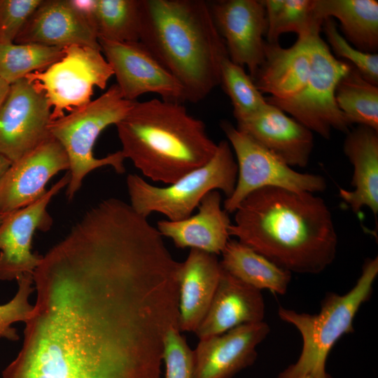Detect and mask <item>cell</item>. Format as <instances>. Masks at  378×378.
Listing matches in <instances>:
<instances>
[{
  "mask_svg": "<svg viewBox=\"0 0 378 378\" xmlns=\"http://www.w3.org/2000/svg\"><path fill=\"white\" fill-rule=\"evenodd\" d=\"M51 106L42 91L26 78L9 85L0 107V155L11 163L50 134Z\"/></svg>",
  "mask_w": 378,
  "mask_h": 378,
  "instance_id": "cell-10",
  "label": "cell"
},
{
  "mask_svg": "<svg viewBox=\"0 0 378 378\" xmlns=\"http://www.w3.org/2000/svg\"><path fill=\"white\" fill-rule=\"evenodd\" d=\"M298 378H314V377L311 374H305V375L299 377Z\"/></svg>",
  "mask_w": 378,
  "mask_h": 378,
  "instance_id": "cell-36",
  "label": "cell"
},
{
  "mask_svg": "<svg viewBox=\"0 0 378 378\" xmlns=\"http://www.w3.org/2000/svg\"><path fill=\"white\" fill-rule=\"evenodd\" d=\"M265 314L261 291L222 268L209 309L194 333L199 340H204L241 325L263 321Z\"/></svg>",
  "mask_w": 378,
  "mask_h": 378,
  "instance_id": "cell-18",
  "label": "cell"
},
{
  "mask_svg": "<svg viewBox=\"0 0 378 378\" xmlns=\"http://www.w3.org/2000/svg\"><path fill=\"white\" fill-rule=\"evenodd\" d=\"M9 84L0 79V107L8 93Z\"/></svg>",
  "mask_w": 378,
  "mask_h": 378,
  "instance_id": "cell-35",
  "label": "cell"
},
{
  "mask_svg": "<svg viewBox=\"0 0 378 378\" xmlns=\"http://www.w3.org/2000/svg\"><path fill=\"white\" fill-rule=\"evenodd\" d=\"M267 18L265 41L279 43L281 34L295 33L298 36L321 31L323 20L315 14L314 0H262Z\"/></svg>",
  "mask_w": 378,
  "mask_h": 378,
  "instance_id": "cell-26",
  "label": "cell"
},
{
  "mask_svg": "<svg viewBox=\"0 0 378 378\" xmlns=\"http://www.w3.org/2000/svg\"><path fill=\"white\" fill-rule=\"evenodd\" d=\"M162 359L165 378H192V350L178 329H172L168 332Z\"/></svg>",
  "mask_w": 378,
  "mask_h": 378,
  "instance_id": "cell-32",
  "label": "cell"
},
{
  "mask_svg": "<svg viewBox=\"0 0 378 378\" xmlns=\"http://www.w3.org/2000/svg\"><path fill=\"white\" fill-rule=\"evenodd\" d=\"M64 48L0 42V79L11 84L58 61Z\"/></svg>",
  "mask_w": 378,
  "mask_h": 378,
  "instance_id": "cell-28",
  "label": "cell"
},
{
  "mask_svg": "<svg viewBox=\"0 0 378 378\" xmlns=\"http://www.w3.org/2000/svg\"><path fill=\"white\" fill-rule=\"evenodd\" d=\"M98 41L125 99L136 101L144 94L155 93L167 101H186L180 83L140 41Z\"/></svg>",
  "mask_w": 378,
  "mask_h": 378,
  "instance_id": "cell-11",
  "label": "cell"
},
{
  "mask_svg": "<svg viewBox=\"0 0 378 378\" xmlns=\"http://www.w3.org/2000/svg\"><path fill=\"white\" fill-rule=\"evenodd\" d=\"M229 59L253 78L264 60L267 18L262 0L208 1Z\"/></svg>",
  "mask_w": 378,
  "mask_h": 378,
  "instance_id": "cell-13",
  "label": "cell"
},
{
  "mask_svg": "<svg viewBox=\"0 0 378 378\" xmlns=\"http://www.w3.org/2000/svg\"><path fill=\"white\" fill-rule=\"evenodd\" d=\"M320 33L310 36L311 71L302 91L286 100L265 98L312 132L328 139L332 130L347 134L351 126L335 99L337 85L351 65L336 58Z\"/></svg>",
  "mask_w": 378,
  "mask_h": 378,
  "instance_id": "cell-7",
  "label": "cell"
},
{
  "mask_svg": "<svg viewBox=\"0 0 378 378\" xmlns=\"http://www.w3.org/2000/svg\"><path fill=\"white\" fill-rule=\"evenodd\" d=\"M61 59L24 78L43 92L52 120L88 104L94 88L105 89L113 71L101 48L71 45Z\"/></svg>",
  "mask_w": 378,
  "mask_h": 378,
  "instance_id": "cell-8",
  "label": "cell"
},
{
  "mask_svg": "<svg viewBox=\"0 0 378 378\" xmlns=\"http://www.w3.org/2000/svg\"><path fill=\"white\" fill-rule=\"evenodd\" d=\"M43 0H0V42L14 43Z\"/></svg>",
  "mask_w": 378,
  "mask_h": 378,
  "instance_id": "cell-33",
  "label": "cell"
},
{
  "mask_svg": "<svg viewBox=\"0 0 378 378\" xmlns=\"http://www.w3.org/2000/svg\"><path fill=\"white\" fill-rule=\"evenodd\" d=\"M139 41L197 103L220 85V64L228 57L202 0H140Z\"/></svg>",
  "mask_w": 378,
  "mask_h": 378,
  "instance_id": "cell-2",
  "label": "cell"
},
{
  "mask_svg": "<svg viewBox=\"0 0 378 378\" xmlns=\"http://www.w3.org/2000/svg\"><path fill=\"white\" fill-rule=\"evenodd\" d=\"M246 133L292 167H305L314 148L313 132L274 105L237 122Z\"/></svg>",
  "mask_w": 378,
  "mask_h": 378,
  "instance_id": "cell-16",
  "label": "cell"
},
{
  "mask_svg": "<svg viewBox=\"0 0 378 378\" xmlns=\"http://www.w3.org/2000/svg\"><path fill=\"white\" fill-rule=\"evenodd\" d=\"M134 102L125 99L114 84L85 106L51 120L49 133L63 146L69 162L68 200L75 197L85 177L96 169L111 166L117 173L125 172V158L121 150L98 158L93 149L104 130L121 120Z\"/></svg>",
  "mask_w": 378,
  "mask_h": 378,
  "instance_id": "cell-5",
  "label": "cell"
},
{
  "mask_svg": "<svg viewBox=\"0 0 378 378\" xmlns=\"http://www.w3.org/2000/svg\"><path fill=\"white\" fill-rule=\"evenodd\" d=\"M237 164L227 141L218 144L211 159L165 187L154 186L136 174H129L126 186L130 206L148 218L160 213L167 220L177 221L192 215L204 196L221 190L229 197L237 178Z\"/></svg>",
  "mask_w": 378,
  "mask_h": 378,
  "instance_id": "cell-6",
  "label": "cell"
},
{
  "mask_svg": "<svg viewBox=\"0 0 378 378\" xmlns=\"http://www.w3.org/2000/svg\"><path fill=\"white\" fill-rule=\"evenodd\" d=\"M335 99L351 125L378 131V85L367 80L352 65L337 85Z\"/></svg>",
  "mask_w": 378,
  "mask_h": 378,
  "instance_id": "cell-25",
  "label": "cell"
},
{
  "mask_svg": "<svg viewBox=\"0 0 378 378\" xmlns=\"http://www.w3.org/2000/svg\"><path fill=\"white\" fill-rule=\"evenodd\" d=\"M67 172L36 201L4 216L0 223V279L11 281L32 274L42 256L31 252L33 236L37 230L46 231L52 224L48 212L52 199L66 188Z\"/></svg>",
  "mask_w": 378,
  "mask_h": 378,
  "instance_id": "cell-12",
  "label": "cell"
},
{
  "mask_svg": "<svg viewBox=\"0 0 378 378\" xmlns=\"http://www.w3.org/2000/svg\"><path fill=\"white\" fill-rule=\"evenodd\" d=\"M115 127L125 158L151 181L167 185L206 164L217 149L204 123L182 103L135 101Z\"/></svg>",
  "mask_w": 378,
  "mask_h": 378,
  "instance_id": "cell-3",
  "label": "cell"
},
{
  "mask_svg": "<svg viewBox=\"0 0 378 378\" xmlns=\"http://www.w3.org/2000/svg\"><path fill=\"white\" fill-rule=\"evenodd\" d=\"M377 274L378 258L367 260L354 286L344 295L328 293L317 314L279 307V318L300 333L302 348L298 360L278 378H298L305 374L330 378L326 370L328 355L342 335L354 331V318L362 304L370 299Z\"/></svg>",
  "mask_w": 378,
  "mask_h": 378,
  "instance_id": "cell-4",
  "label": "cell"
},
{
  "mask_svg": "<svg viewBox=\"0 0 378 378\" xmlns=\"http://www.w3.org/2000/svg\"><path fill=\"white\" fill-rule=\"evenodd\" d=\"M18 291L8 302L0 304V337L12 341L18 340L15 329L10 326L13 323H26L31 316L34 306L29 302V296L33 292L32 274H24L17 279Z\"/></svg>",
  "mask_w": 378,
  "mask_h": 378,
  "instance_id": "cell-31",
  "label": "cell"
},
{
  "mask_svg": "<svg viewBox=\"0 0 378 378\" xmlns=\"http://www.w3.org/2000/svg\"><path fill=\"white\" fill-rule=\"evenodd\" d=\"M140 0H96L92 25L99 39L139 41Z\"/></svg>",
  "mask_w": 378,
  "mask_h": 378,
  "instance_id": "cell-27",
  "label": "cell"
},
{
  "mask_svg": "<svg viewBox=\"0 0 378 378\" xmlns=\"http://www.w3.org/2000/svg\"><path fill=\"white\" fill-rule=\"evenodd\" d=\"M220 84L230 99L237 122L255 115L268 104L244 67L232 62L228 57L220 64Z\"/></svg>",
  "mask_w": 378,
  "mask_h": 378,
  "instance_id": "cell-29",
  "label": "cell"
},
{
  "mask_svg": "<svg viewBox=\"0 0 378 378\" xmlns=\"http://www.w3.org/2000/svg\"><path fill=\"white\" fill-rule=\"evenodd\" d=\"M314 32L298 36L289 48L265 41L264 60L253 78L262 94H268L274 99L286 100L302 91L311 71L309 38Z\"/></svg>",
  "mask_w": 378,
  "mask_h": 378,
  "instance_id": "cell-21",
  "label": "cell"
},
{
  "mask_svg": "<svg viewBox=\"0 0 378 378\" xmlns=\"http://www.w3.org/2000/svg\"><path fill=\"white\" fill-rule=\"evenodd\" d=\"M69 170L67 155L50 135L35 148L12 162L0 178V214L23 208L41 197L50 179Z\"/></svg>",
  "mask_w": 378,
  "mask_h": 378,
  "instance_id": "cell-14",
  "label": "cell"
},
{
  "mask_svg": "<svg viewBox=\"0 0 378 378\" xmlns=\"http://www.w3.org/2000/svg\"><path fill=\"white\" fill-rule=\"evenodd\" d=\"M14 43L57 48L76 44L101 48L91 24L69 0H43Z\"/></svg>",
  "mask_w": 378,
  "mask_h": 378,
  "instance_id": "cell-17",
  "label": "cell"
},
{
  "mask_svg": "<svg viewBox=\"0 0 378 378\" xmlns=\"http://www.w3.org/2000/svg\"><path fill=\"white\" fill-rule=\"evenodd\" d=\"M270 330L268 324L261 321L199 340L192 350V378H232L255 362L256 348Z\"/></svg>",
  "mask_w": 378,
  "mask_h": 378,
  "instance_id": "cell-15",
  "label": "cell"
},
{
  "mask_svg": "<svg viewBox=\"0 0 378 378\" xmlns=\"http://www.w3.org/2000/svg\"><path fill=\"white\" fill-rule=\"evenodd\" d=\"M321 20L337 19L344 38L358 50L377 53L378 1L375 0H314Z\"/></svg>",
  "mask_w": 378,
  "mask_h": 378,
  "instance_id": "cell-23",
  "label": "cell"
},
{
  "mask_svg": "<svg viewBox=\"0 0 378 378\" xmlns=\"http://www.w3.org/2000/svg\"><path fill=\"white\" fill-rule=\"evenodd\" d=\"M220 254L222 268L242 282L260 290L286 293L291 273L237 239H230Z\"/></svg>",
  "mask_w": 378,
  "mask_h": 378,
  "instance_id": "cell-24",
  "label": "cell"
},
{
  "mask_svg": "<svg viewBox=\"0 0 378 378\" xmlns=\"http://www.w3.org/2000/svg\"><path fill=\"white\" fill-rule=\"evenodd\" d=\"M220 127L227 138L237 164V178L232 194L224 201V209L234 213L250 193L265 187L319 192L326 189L323 176L296 172L274 154L230 122Z\"/></svg>",
  "mask_w": 378,
  "mask_h": 378,
  "instance_id": "cell-9",
  "label": "cell"
},
{
  "mask_svg": "<svg viewBox=\"0 0 378 378\" xmlns=\"http://www.w3.org/2000/svg\"><path fill=\"white\" fill-rule=\"evenodd\" d=\"M354 167L353 190H340V196L354 213L364 206L378 214V131L358 125L346 134L343 146Z\"/></svg>",
  "mask_w": 378,
  "mask_h": 378,
  "instance_id": "cell-22",
  "label": "cell"
},
{
  "mask_svg": "<svg viewBox=\"0 0 378 378\" xmlns=\"http://www.w3.org/2000/svg\"><path fill=\"white\" fill-rule=\"evenodd\" d=\"M321 30L337 59H346L369 82L378 85V54L360 51L351 45L339 31L331 18L323 19Z\"/></svg>",
  "mask_w": 378,
  "mask_h": 378,
  "instance_id": "cell-30",
  "label": "cell"
},
{
  "mask_svg": "<svg viewBox=\"0 0 378 378\" xmlns=\"http://www.w3.org/2000/svg\"><path fill=\"white\" fill-rule=\"evenodd\" d=\"M197 209L195 215L180 220H159L156 227L163 237L170 239L178 248L220 254L230 240L232 223L228 213L222 208L218 190L206 194Z\"/></svg>",
  "mask_w": 378,
  "mask_h": 378,
  "instance_id": "cell-19",
  "label": "cell"
},
{
  "mask_svg": "<svg viewBox=\"0 0 378 378\" xmlns=\"http://www.w3.org/2000/svg\"><path fill=\"white\" fill-rule=\"evenodd\" d=\"M11 162L4 156L0 155V178L4 172L8 169ZM4 215L0 214V223Z\"/></svg>",
  "mask_w": 378,
  "mask_h": 378,
  "instance_id": "cell-34",
  "label": "cell"
},
{
  "mask_svg": "<svg viewBox=\"0 0 378 378\" xmlns=\"http://www.w3.org/2000/svg\"><path fill=\"white\" fill-rule=\"evenodd\" d=\"M222 267L217 255L192 248L178 272V328L194 332L211 304Z\"/></svg>",
  "mask_w": 378,
  "mask_h": 378,
  "instance_id": "cell-20",
  "label": "cell"
},
{
  "mask_svg": "<svg viewBox=\"0 0 378 378\" xmlns=\"http://www.w3.org/2000/svg\"><path fill=\"white\" fill-rule=\"evenodd\" d=\"M234 213L230 236L290 273L319 274L335 258L332 216L314 193L265 187L250 193Z\"/></svg>",
  "mask_w": 378,
  "mask_h": 378,
  "instance_id": "cell-1",
  "label": "cell"
}]
</instances>
